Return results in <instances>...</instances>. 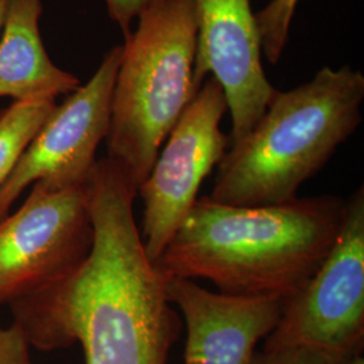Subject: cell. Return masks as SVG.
I'll return each instance as SVG.
<instances>
[{"label": "cell", "mask_w": 364, "mask_h": 364, "mask_svg": "<svg viewBox=\"0 0 364 364\" xmlns=\"http://www.w3.org/2000/svg\"><path fill=\"white\" fill-rule=\"evenodd\" d=\"M88 188V257L61 281L13 302L14 324L39 351L78 343L85 364H168L181 323L166 277L146 254L134 218L136 189L107 156Z\"/></svg>", "instance_id": "obj_1"}, {"label": "cell", "mask_w": 364, "mask_h": 364, "mask_svg": "<svg viewBox=\"0 0 364 364\" xmlns=\"http://www.w3.org/2000/svg\"><path fill=\"white\" fill-rule=\"evenodd\" d=\"M122 46L107 53L85 85L55 105L13 173L0 186V220L30 183L42 181L57 188L85 185L97 162L96 150L107 138L111 99Z\"/></svg>", "instance_id": "obj_8"}, {"label": "cell", "mask_w": 364, "mask_h": 364, "mask_svg": "<svg viewBox=\"0 0 364 364\" xmlns=\"http://www.w3.org/2000/svg\"><path fill=\"white\" fill-rule=\"evenodd\" d=\"M9 3H10V0H0V30L3 28V23H4L6 14H7V9H9Z\"/></svg>", "instance_id": "obj_17"}, {"label": "cell", "mask_w": 364, "mask_h": 364, "mask_svg": "<svg viewBox=\"0 0 364 364\" xmlns=\"http://www.w3.org/2000/svg\"><path fill=\"white\" fill-rule=\"evenodd\" d=\"M250 364H329L326 358L320 353L302 348H277V350H264L254 355Z\"/></svg>", "instance_id": "obj_15"}, {"label": "cell", "mask_w": 364, "mask_h": 364, "mask_svg": "<svg viewBox=\"0 0 364 364\" xmlns=\"http://www.w3.org/2000/svg\"><path fill=\"white\" fill-rule=\"evenodd\" d=\"M299 0H270L255 14L259 30L262 54L270 64H277L287 48L289 30Z\"/></svg>", "instance_id": "obj_13"}, {"label": "cell", "mask_w": 364, "mask_h": 364, "mask_svg": "<svg viewBox=\"0 0 364 364\" xmlns=\"http://www.w3.org/2000/svg\"><path fill=\"white\" fill-rule=\"evenodd\" d=\"M158 0H105L109 18L122 28L124 37L131 33V23Z\"/></svg>", "instance_id": "obj_16"}, {"label": "cell", "mask_w": 364, "mask_h": 364, "mask_svg": "<svg viewBox=\"0 0 364 364\" xmlns=\"http://www.w3.org/2000/svg\"><path fill=\"white\" fill-rule=\"evenodd\" d=\"M346 212L347 201L336 196L258 207L204 196L154 264L166 278H203L225 294L285 302L317 273Z\"/></svg>", "instance_id": "obj_2"}, {"label": "cell", "mask_w": 364, "mask_h": 364, "mask_svg": "<svg viewBox=\"0 0 364 364\" xmlns=\"http://www.w3.org/2000/svg\"><path fill=\"white\" fill-rule=\"evenodd\" d=\"M193 0H158L124 37L111 99L107 158L136 189L197 92Z\"/></svg>", "instance_id": "obj_4"}, {"label": "cell", "mask_w": 364, "mask_h": 364, "mask_svg": "<svg viewBox=\"0 0 364 364\" xmlns=\"http://www.w3.org/2000/svg\"><path fill=\"white\" fill-rule=\"evenodd\" d=\"M92 242L88 182L64 188L34 182L23 205L0 220V305L68 277Z\"/></svg>", "instance_id": "obj_6"}, {"label": "cell", "mask_w": 364, "mask_h": 364, "mask_svg": "<svg viewBox=\"0 0 364 364\" xmlns=\"http://www.w3.org/2000/svg\"><path fill=\"white\" fill-rule=\"evenodd\" d=\"M193 81L197 91L209 76L219 81L231 114V146L252 130L277 90L263 70L251 0H193Z\"/></svg>", "instance_id": "obj_9"}, {"label": "cell", "mask_w": 364, "mask_h": 364, "mask_svg": "<svg viewBox=\"0 0 364 364\" xmlns=\"http://www.w3.org/2000/svg\"><path fill=\"white\" fill-rule=\"evenodd\" d=\"M30 348L19 326L0 324V364H31Z\"/></svg>", "instance_id": "obj_14"}, {"label": "cell", "mask_w": 364, "mask_h": 364, "mask_svg": "<svg viewBox=\"0 0 364 364\" xmlns=\"http://www.w3.org/2000/svg\"><path fill=\"white\" fill-rule=\"evenodd\" d=\"M227 99L219 81L205 78L166 138L136 195L144 203L142 240L156 262L197 201L203 181L225 154L230 138L220 129Z\"/></svg>", "instance_id": "obj_7"}, {"label": "cell", "mask_w": 364, "mask_h": 364, "mask_svg": "<svg viewBox=\"0 0 364 364\" xmlns=\"http://www.w3.org/2000/svg\"><path fill=\"white\" fill-rule=\"evenodd\" d=\"M168 299L186 326L183 364H250L259 340L281 318L282 299L210 291L193 279L170 277Z\"/></svg>", "instance_id": "obj_10"}, {"label": "cell", "mask_w": 364, "mask_h": 364, "mask_svg": "<svg viewBox=\"0 0 364 364\" xmlns=\"http://www.w3.org/2000/svg\"><path fill=\"white\" fill-rule=\"evenodd\" d=\"M348 364H364L363 358L359 355V356H356L355 359H352L351 362Z\"/></svg>", "instance_id": "obj_18"}, {"label": "cell", "mask_w": 364, "mask_h": 364, "mask_svg": "<svg viewBox=\"0 0 364 364\" xmlns=\"http://www.w3.org/2000/svg\"><path fill=\"white\" fill-rule=\"evenodd\" d=\"M55 108V100L15 102L0 112V186Z\"/></svg>", "instance_id": "obj_12"}, {"label": "cell", "mask_w": 364, "mask_h": 364, "mask_svg": "<svg viewBox=\"0 0 364 364\" xmlns=\"http://www.w3.org/2000/svg\"><path fill=\"white\" fill-rule=\"evenodd\" d=\"M364 340V191L347 201L346 219L326 260L296 296L284 302L264 350L302 347L329 364H348Z\"/></svg>", "instance_id": "obj_5"}, {"label": "cell", "mask_w": 364, "mask_h": 364, "mask_svg": "<svg viewBox=\"0 0 364 364\" xmlns=\"http://www.w3.org/2000/svg\"><path fill=\"white\" fill-rule=\"evenodd\" d=\"M364 76L324 66L312 80L275 91L247 135L218 165L215 201L237 207L285 203L318 173L362 123Z\"/></svg>", "instance_id": "obj_3"}, {"label": "cell", "mask_w": 364, "mask_h": 364, "mask_svg": "<svg viewBox=\"0 0 364 364\" xmlns=\"http://www.w3.org/2000/svg\"><path fill=\"white\" fill-rule=\"evenodd\" d=\"M42 0H10L0 38V97L55 100L80 80L54 65L39 34Z\"/></svg>", "instance_id": "obj_11"}]
</instances>
